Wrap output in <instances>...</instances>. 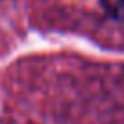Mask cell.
I'll return each mask as SVG.
<instances>
[{"label": "cell", "instance_id": "cell-1", "mask_svg": "<svg viewBox=\"0 0 124 124\" xmlns=\"http://www.w3.org/2000/svg\"><path fill=\"white\" fill-rule=\"evenodd\" d=\"M104 13L115 22H124V0H101Z\"/></svg>", "mask_w": 124, "mask_h": 124}]
</instances>
